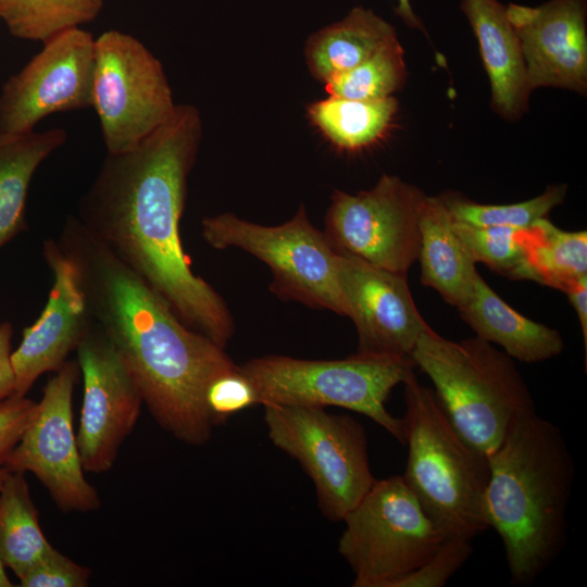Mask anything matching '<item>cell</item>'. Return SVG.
<instances>
[{"mask_svg": "<svg viewBox=\"0 0 587 587\" xmlns=\"http://www.w3.org/2000/svg\"><path fill=\"white\" fill-rule=\"evenodd\" d=\"M419 226L421 280L458 307L471 295L479 273L440 196L425 197Z\"/></svg>", "mask_w": 587, "mask_h": 587, "instance_id": "obj_20", "label": "cell"}, {"mask_svg": "<svg viewBox=\"0 0 587 587\" xmlns=\"http://www.w3.org/2000/svg\"><path fill=\"white\" fill-rule=\"evenodd\" d=\"M425 197L419 187L388 174L355 195L336 189L323 233L337 253L408 274L417 260Z\"/></svg>", "mask_w": 587, "mask_h": 587, "instance_id": "obj_11", "label": "cell"}, {"mask_svg": "<svg viewBox=\"0 0 587 587\" xmlns=\"http://www.w3.org/2000/svg\"><path fill=\"white\" fill-rule=\"evenodd\" d=\"M102 8L103 0H0V20L12 36L43 42L93 22Z\"/></svg>", "mask_w": 587, "mask_h": 587, "instance_id": "obj_26", "label": "cell"}, {"mask_svg": "<svg viewBox=\"0 0 587 587\" xmlns=\"http://www.w3.org/2000/svg\"><path fill=\"white\" fill-rule=\"evenodd\" d=\"M239 367L253 385L258 404L348 409L367 416L404 445L402 419L394 416L386 402L392 389L414 371L411 358L358 352L338 360L265 355Z\"/></svg>", "mask_w": 587, "mask_h": 587, "instance_id": "obj_6", "label": "cell"}, {"mask_svg": "<svg viewBox=\"0 0 587 587\" xmlns=\"http://www.w3.org/2000/svg\"><path fill=\"white\" fill-rule=\"evenodd\" d=\"M201 139L199 110L176 104L138 146L107 153L76 216L188 327L225 348L235 329L232 314L214 288L191 271L180 239L188 177Z\"/></svg>", "mask_w": 587, "mask_h": 587, "instance_id": "obj_1", "label": "cell"}, {"mask_svg": "<svg viewBox=\"0 0 587 587\" xmlns=\"http://www.w3.org/2000/svg\"><path fill=\"white\" fill-rule=\"evenodd\" d=\"M398 111L395 97L357 100L336 96L307 108L311 124L336 148L358 151L380 140Z\"/></svg>", "mask_w": 587, "mask_h": 587, "instance_id": "obj_23", "label": "cell"}, {"mask_svg": "<svg viewBox=\"0 0 587 587\" xmlns=\"http://www.w3.org/2000/svg\"><path fill=\"white\" fill-rule=\"evenodd\" d=\"M338 279L347 316L357 329V352L411 358L420 335L429 325L414 303L407 274L338 253Z\"/></svg>", "mask_w": 587, "mask_h": 587, "instance_id": "obj_15", "label": "cell"}, {"mask_svg": "<svg viewBox=\"0 0 587 587\" xmlns=\"http://www.w3.org/2000/svg\"><path fill=\"white\" fill-rule=\"evenodd\" d=\"M567 186H549L541 195L526 201L509 204H484L466 197L447 192L440 195L451 217L455 222L477 227L528 228L565 199Z\"/></svg>", "mask_w": 587, "mask_h": 587, "instance_id": "obj_28", "label": "cell"}, {"mask_svg": "<svg viewBox=\"0 0 587 587\" xmlns=\"http://www.w3.org/2000/svg\"><path fill=\"white\" fill-rule=\"evenodd\" d=\"M526 279L563 292L587 276V232L563 230L544 217L525 230Z\"/></svg>", "mask_w": 587, "mask_h": 587, "instance_id": "obj_25", "label": "cell"}, {"mask_svg": "<svg viewBox=\"0 0 587 587\" xmlns=\"http://www.w3.org/2000/svg\"><path fill=\"white\" fill-rule=\"evenodd\" d=\"M472 553L471 540L448 538L420 567L397 580L392 587H442Z\"/></svg>", "mask_w": 587, "mask_h": 587, "instance_id": "obj_31", "label": "cell"}, {"mask_svg": "<svg viewBox=\"0 0 587 587\" xmlns=\"http://www.w3.org/2000/svg\"><path fill=\"white\" fill-rule=\"evenodd\" d=\"M565 294L569 297L571 304L576 311L585 350L587 349V276L578 279L576 283L571 285Z\"/></svg>", "mask_w": 587, "mask_h": 587, "instance_id": "obj_35", "label": "cell"}, {"mask_svg": "<svg viewBox=\"0 0 587 587\" xmlns=\"http://www.w3.org/2000/svg\"><path fill=\"white\" fill-rule=\"evenodd\" d=\"M79 374L77 361H66L53 372L5 464L10 473H33L65 513L101 507L97 490L85 477L73 426V395Z\"/></svg>", "mask_w": 587, "mask_h": 587, "instance_id": "obj_12", "label": "cell"}, {"mask_svg": "<svg viewBox=\"0 0 587 587\" xmlns=\"http://www.w3.org/2000/svg\"><path fill=\"white\" fill-rule=\"evenodd\" d=\"M457 308L477 337L500 346L514 360L538 363L559 355L564 349L563 338L557 329L511 308L480 274L471 295Z\"/></svg>", "mask_w": 587, "mask_h": 587, "instance_id": "obj_19", "label": "cell"}, {"mask_svg": "<svg viewBox=\"0 0 587 587\" xmlns=\"http://www.w3.org/2000/svg\"><path fill=\"white\" fill-rule=\"evenodd\" d=\"M453 227L476 263L512 279H526V228L477 227L454 220Z\"/></svg>", "mask_w": 587, "mask_h": 587, "instance_id": "obj_29", "label": "cell"}, {"mask_svg": "<svg viewBox=\"0 0 587 587\" xmlns=\"http://www.w3.org/2000/svg\"><path fill=\"white\" fill-rule=\"evenodd\" d=\"M402 384V422L408 446L402 477L447 539L472 541L489 528L485 517L488 458L459 435L434 389L423 386L414 371Z\"/></svg>", "mask_w": 587, "mask_h": 587, "instance_id": "obj_4", "label": "cell"}, {"mask_svg": "<svg viewBox=\"0 0 587 587\" xmlns=\"http://www.w3.org/2000/svg\"><path fill=\"white\" fill-rule=\"evenodd\" d=\"M202 236L217 250H245L267 264L272 291L315 309L347 316L338 279V253L301 205L289 221L264 226L222 213L202 220Z\"/></svg>", "mask_w": 587, "mask_h": 587, "instance_id": "obj_9", "label": "cell"}, {"mask_svg": "<svg viewBox=\"0 0 587 587\" xmlns=\"http://www.w3.org/2000/svg\"><path fill=\"white\" fill-rule=\"evenodd\" d=\"M91 108L107 153L138 146L174 112L161 61L136 37L116 29L95 39Z\"/></svg>", "mask_w": 587, "mask_h": 587, "instance_id": "obj_10", "label": "cell"}, {"mask_svg": "<svg viewBox=\"0 0 587 587\" xmlns=\"http://www.w3.org/2000/svg\"><path fill=\"white\" fill-rule=\"evenodd\" d=\"M398 39L395 27L373 10L354 7L340 21L313 33L304 57L313 77L325 83Z\"/></svg>", "mask_w": 587, "mask_h": 587, "instance_id": "obj_21", "label": "cell"}, {"mask_svg": "<svg viewBox=\"0 0 587 587\" xmlns=\"http://www.w3.org/2000/svg\"><path fill=\"white\" fill-rule=\"evenodd\" d=\"M485 517L516 586L532 585L563 551L575 464L562 430L535 409L519 413L488 457Z\"/></svg>", "mask_w": 587, "mask_h": 587, "instance_id": "obj_3", "label": "cell"}, {"mask_svg": "<svg viewBox=\"0 0 587 587\" xmlns=\"http://www.w3.org/2000/svg\"><path fill=\"white\" fill-rule=\"evenodd\" d=\"M42 254L53 283L41 314L24 329L11 353L14 394L18 396H26L42 374L58 371L95 322L74 266L57 239L45 240Z\"/></svg>", "mask_w": 587, "mask_h": 587, "instance_id": "obj_17", "label": "cell"}, {"mask_svg": "<svg viewBox=\"0 0 587 587\" xmlns=\"http://www.w3.org/2000/svg\"><path fill=\"white\" fill-rule=\"evenodd\" d=\"M267 435L312 479L322 514L341 522L376 480L364 427L325 408L263 404Z\"/></svg>", "mask_w": 587, "mask_h": 587, "instance_id": "obj_8", "label": "cell"}, {"mask_svg": "<svg viewBox=\"0 0 587 587\" xmlns=\"http://www.w3.org/2000/svg\"><path fill=\"white\" fill-rule=\"evenodd\" d=\"M525 62L527 82L580 95L587 91V0H549L505 7Z\"/></svg>", "mask_w": 587, "mask_h": 587, "instance_id": "obj_16", "label": "cell"}, {"mask_svg": "<svg viewBox=\"0 0 587 587\" xmlns=\"http://www.w3.org/2000/svg\"><path fill=\"white\" fill-rule=\"evenodd\" d=\"M36 405L34 400L15 394L0 402V488L10 474L7 459L21 439Z\"/></svg>", "mask_w": 587, "mask_h": 587, "instance_id": "obj_33", "label": "cell"}, {"mask_svg": "<svg viewBox=\"0 0 587 587\" xmlns=\"http://www.w3.org/2000/svg\"><path fill=\"white\" fill-rule=\"evenodd\" d=\"M460 7L478 41L494 110L508 121L519 120L528 109L532 90L521 43L505 5L498 0H461Z\"/></svg>", "mask_w": 587, "mask_h": 587, "instance_id": "obj_18", "label": "cell"}, {"mask_svg": "<svg viewBox=\"0 0 587 587\" xmlns=\"http://www.w3.org/2000/svg\"><path fill=\"white\" fill-rule=\"evenodd\" d=\"M205 404L215 426L258 404V399L253 385L237 365L211 382L205 394Z\"/></svg>", "mask_w": 587, "mask_h": 587, "instance_id": "obj_30", "label": "cell"}, {"mask_svg": "<svg viewBox=\"0 0 587 587\" xmlns=\"http://www.w3.org/2000/svg\"><path fill=\"white\" fill-rule=\"evenodd\" d=\"M411 359L432 380L459 435L487 458L512 420L535 409L514 359L477 336L454 341L429 326L420 335Z\"/></svg>", "mask_w": 587, "mask_h": 587, "instance_id": "obj_5", "label": "cell"}, {"mask_svg": "<svg viewBox=\"0 0 587 587\" xmlns=\"http://www.w3.org/2000/svg\"><path fill=\"white\" fill-rule=\"evenodd\" d=\"M57 241L74 266L93 321L135 378L153 419L185 444H207L214 426L207 389L237 364L223 347L188 327L76 215L66 217Z\"/></svg>", "mask_w": 587, "mask_h": 587, "instance_id": "obj_2", "label": "cell"}, {"mask_svg": "<svg viewBox=\"0 0 587 587\" xmlns=\"http://www.w3.org/2000/svg\"><path fill=\"white\" fill-rule=\"evenodd\" d=\"M13 326L0 322V402L14 394L15 377L11 363Z\"/></svg>", "mask_w": 587, "mask_h": 587, "instance_id": "obj_34", "label": "cell"}, {"mask_svg": "<svg viewBox=\"0 0 587 587\" xmlns=\"http://www.w3.org/2000/svg\"><path fill=\"white\" fill-rule=\"evenodd\" d=\"M395 12L408 26L424 30L422 21L414 13L410 0H397Z\"/></svg>", "mask_w": 587, "mask_h": 587, "instance_id": "obj_36", "label": "cell"}, {"mask_svg": "<svg viewBox=\"0 0 587 587\" xmlns=\"http://www.w3.org/2000/svg\"><path fill=\"white\" fill-rule=\"evenodd\" d=\"M90 569L51 547L21 578L22 587H86Z\"/></svg>", "mask_w": 587, "mask_h": 587, "instance_id": "obj_32", "label": "cell"}, {"mask_svg": "<svg viewBox=\"0 0 587 587\" xmlns=\"http://www.w3.org/2000/svg\"><path fill=\"white\" fill-rule=\"evenodd\" d=\"M67 139L62 128L24 134L0 133V249L25 225V208L39 165Z\"/></svg>", "mask_w": 587, "mask_h": 587, "instance_id": "obj_22", "label": "cell"}, {"mask_svg": "<svg viewBox=\"0 0 587 587\" xmlns=\"http://www.w3.org/2000/svg\"><path fill=\"white\" fill-rule=\"evenodd\" d=\"M95 39L73 27L43 41L41 50L2 85L0 133H29L53 113L91 108Z\"/></svg>", "mask_w": 587, "mask_h": 587, "instance_id": "obj_13", "label": "cell"}, {"mask_svg": "<svg viewBox=\"0 0 587 587\" xmlns=\"http://www.w3.org/2000/svg\"><path fill=\"white\" fill-rule=\"evenodd\" d=\"M52 546L39 523L25 473H10L0 488V559L20 579Z\"/></svg>", "mask_w": 587, "mask_h": 587, "instance_id": "obj_24", "label": "cell"}, {"mask_svg": "<svg viewBox=\"0 0 587 587\" xmlns=\"http://www.w3.org/2000/svg\"><path fill=\"white\" fill-rule=\"evenodd\" d=\"M84 383L77 444L85 472L112 469L133 432L143 398L104 330L93 322L76 349Z\"/></svg>", "mask_w": 587, "mask_h": 587, "instance_id": "obj_14", "label": "cell"}, {"mask_svg": "<svg viewBox=\"0 0 587 587\" xmlns=\"http://www.w3.org/2000/svg\"><path fill=\"white\" fill-rule=\"evenodd\" d=\"M11 586H13V583L9 578L5 572V566L0 559V587H11Z\"/></svg>", "mask_w": 587, "mask_h": 587, "instance_id": "obj_37", "label": "cell"}, {"mask_svg": "<svg viewBox=\"0 0 587 587\" xmlns=\"http://www.w3.org/2000/svg\"><path fill=\"white\" fill-rule=\"evenodd\" d=\"M408 72L399 40L385 46L355 67L325 84L329 96L357 100H380L402 88Z\"/></svg>", "mask_w": 587, "mask_h": 587, "instance_id": "obj_27", "label": "cell"}, {"mask_svg": "<svg viewBox=\"0 0 587 587\" xmlns=\"http://www.w3.org/2000/svg\"><path fill=\"white\" fill-rule=\"evenodd\" d=\"M341 522L338 552L354 575V587H392L447 539L402 476L376 479Z\"/></svg>", "mask_w": 587, "mask_h": 587, "instance_id": "obj_7", "label": "cell"}]
</instances>
